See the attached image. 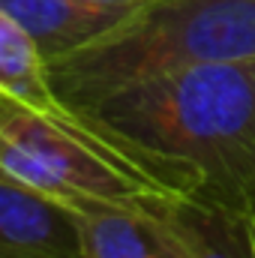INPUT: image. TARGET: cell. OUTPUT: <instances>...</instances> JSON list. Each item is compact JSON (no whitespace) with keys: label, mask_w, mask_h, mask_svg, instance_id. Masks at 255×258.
Returning <instances> with one entry per match:
<instances>
[{"label":"cell","mask_w":255,"mask_h":258,"mask_svg":"<svg viewBox=\"0 0 255 258\" xmlns=\"http://www.w3.org/2000/svg\"><path fill=\"white\" fill-rule=\"evenodd\" d=\"M81 117L165 189L204 192L255 213V57L129 84Z\"/></svg>","instance_id":"cell-1"},{"label":"cell","mask_w":255,"mask_h":258,"mask_svg":"<svg viewBox=\"0 0 255 258\" xmlns=\"http://www.w3.org/2000/svg\"><path fill=\"white\" fill-rule=\"evenodd\" d=\"M246 57H255V0H141L99 39L51 60L48 78L81 114L129 84Z\"/></svg>","instance_id":"cell-2"},{"label":"cell","mask_w":255,"mask_h":258,"mask_svg":"<svg viewBox=\"0 0 255 258\" xmlns=\"http://www.w3.org/2000/svg\"><path fill=\"white\" fill-rule=\"evenodd\" d=\"M0 174L63 204H141L165 186L81 114L0 102ZM174 192V189H171Z\"/></svg>","instance_id":"cell-3"},{"label":"cell","mask_w":255,"mask_h":258,"mask_svg":"<svg viewBox=\"0 0 255 258\" xmlns=\"http://www.w3.org/2000/svg\"><path fill=\"white\" fill-rule=\"evenodd\" d=\"M141 207L180 258H255V213L204 192H153Z\"/></svg>","instance_id":"cell-4"},{"label":"cell","mask_w":255,"mask_h":258,"mask_svg":"<svg viewBox=\"0 0 255 258\" xmlns=\"http://www.w3.org/2000/svg\"><path fill=\"white\" fill-rule=\"evenodd\" d=\"M0 258H87L78 213L0 174Z\"/></svg>","instance_id":"cell-5"},{"label":"cell","mask_w":255,"mask_h":258,"mask_svg":"<svg viewBox=\"0 0 255 258\" xmlns=\"http://www.w3.org/2000/svg\"><path fill=\"white\" fill-rule=\"evenodd\" d=\"M0 9L21 24L48 63L99 39L129 12L87 0H0Z\"/></svg>","instance_id":"cell-6"},{"label":"cell","mask_w":255,"mask_h":258,"mask_svg":"<svg viewBox=\"0 0 255 258\" xmlns=\"http://www.w3.org/2000/svg\"><path fill=\"white\" fill-rule=\"evenodd\" d=\"M72 210L87 258H180L165 228L141 204L81 201Z\"/></svg>","instance_id":"cell-7"},{"label":"cell","mask_w":255,"mask_h":258,"mask_svg":"<svg viewBox=\"0 0 255 258\" xmlns=\"http://www.w3.org/2000/svg\"><path fill=\"white\" fill-rule=\"evenodd\" d=\"M0 102L27 105L45 114H69L72 108L54 93L48 60L39 45L0 9Z\"/></svg>","instance_id":"cell-8"},{"label":"cell","mask_w":255,"mask_h":258,"mask_svg":"<svg viewBox=\"0 0 255 258\" xmlns=\"http://www.w3.org/2000/svg\"><path fill=\"white\" fill-rule=\"evenodd\" d=\"M87 3H96V6H111V9H132V6H138L141 0H87Z\"/></svg>","instance_id":"cell-9"}]
</instances>
